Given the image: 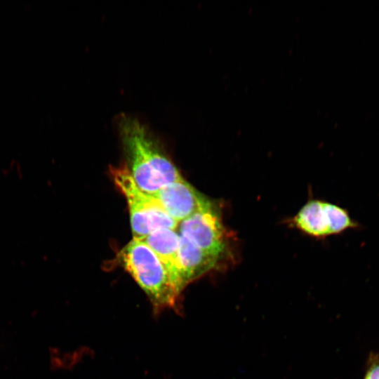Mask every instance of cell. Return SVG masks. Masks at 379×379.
I'll return each instance as SVG.
<instances>
[{
  "instance_id": "obj_1",
  "label": "cell",
  "mask_w": 379,
  "mask_h": 379,
  "mask_svg": "<svg viewBox=\"0 0 379 379\" xmlns=\"http://www.w3.org/2000/svg\"><path fill=\"white\" fill-rule=\"evenodd\" d=\"M119 129L128 159L127 168L140 190L153 194L166 184L184 179L136 119L123 116L119 121Z\"/></svg>"
},
{
  "instance_id": "obj_2",
  "label": "cell",
  "mask_w": 379,
  "mask_h": 379,
  "mask_svg": "<svg viewBox=\"0 0 379 379\" xmlns=\"http://www.w3.org/2000/svg\"><path fill=\"white\" fill-rule=\"evenodd\" d=\"M119 258L155 312L176 307L180 294L164 265L143 240L133 239L121 249Z\"/></svg>"
},
{
  "instance_id": "obj_3",
  "label": "cell",
  "mask_w": 379,
  "mask_h": 379,
  "mask_svg": "<svg viewBox=\"0 0 379 379\" xmlns=\"http://www.w3.org/2000/svg\"><path fill=\"white\" fill-rule=\"evenodd\" d=\"M110 173L128 205L133 239L142 240L156 229L175 230L178 227V223L166 212L152 194L138 187L127 166L112 168Z\"/></svg>"
},
{
  "instance_id": "obj_4",
  "label": "cell",
  "mask_w": 379,
  "mask_h": 379,
  "mask_svg": "<svg viewBox=\"0 0 379 379\" xmlns=\"http://www.w3.org/2000/svg\"><path fill=\"white\" fill-rule=\"evenodd\" d=\"M178 234L186 237L204 251L225 258L230 246L227 231L223 225L219 208L209 201L199 211L178 225Z\"/></svg>"
},
{
  "instance_id": "obj_5",
  "label": "cell",
  "mask_w": 379,
  "mask_h": 379,
  "mask_svg": "<svg viewBox=\"0 0 379 379\" xmlns=\"http://www.w3.org/2000/svg\"><path fill=\"white\" fill-rule=\"evenodd\" d=\"M152 195L178 223L192 215L210 201L185 179L166 184Z\"/></svg>"
},
{
  "instance_id": "obj_6",
  "label": "cell",
  "mask_w": 379,
  "mask_h": 379,
  "mask_svg": "<svg viewBox=\"0 0 379 379\" xmlns=\"http://www.w3.org/2000/svg\"><path fill=\"white\" fill-rule=\"evenodd\" d=\"M142 240L159 258L180 294L182 289L180 284L178 233L174 230L159 228L153 230Z\"/></svg>"
},
{
  "instance_id": "obj_7",
  "label": "cell",
  "mask_w": 379,
  "mask_h": 379,
  "mask_svg": "<svg viewBox=\"0 0 379 379\" xmlns=\"http://www.w3.org/2000/svg\"><path fill=\"white\" fill-rule=\"evenodd\" d=\"M178 235L180 284L183 291L190 283L216 268L221 260Z\"/></svg>"
},
{
  "instance_id": "obj_8",
  "label": "cell",
  "mask_w": 379,
  "mask_h": 379,
  "mask_svg": "<svg viewBox=\"0 0 379 379\" xmlns=\"http://www.w3.org/2000/svg\"><path fill=\"white\" fill-rule=\"evenodd\" d=\"M293 225L305 233L316 237L329 235L324 201L312 200L305 204L293 219Z\"/></svg>"
},
{
  "instance_id": "obj_9",
  "label": "cell",
  "mask_w": 379,
  "mask_h": 379,
  "mask_svg": "<svg viewBox=\"0 0 379 379\" xmlns=\"http://www.w3.org/2000/svg\"><path fill=\"white\" fill-rule=\"evenodd\" d=\"M329 235L337 234L348 229H359L360 225L353 220L348 212L337 206L324 201Z\"/></svg>"
},
{
  "instance_id": "obj_10",
  "label": "cell",
  "mask_w": 379,
  "mask_h": 379,
  "mask_svg": "<svg viewBox=\"0 0 379 379\" xmlns=\"http://www.w3.org/2000/svg\"><path fill=\"white\" fill-rule=\"evenodd\" d=\"M362 379H379V352L369 354Z\"/></svg>"
}]
</instances>
